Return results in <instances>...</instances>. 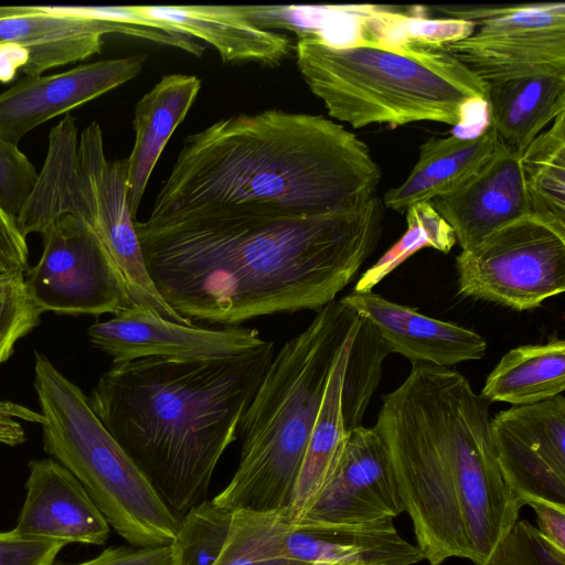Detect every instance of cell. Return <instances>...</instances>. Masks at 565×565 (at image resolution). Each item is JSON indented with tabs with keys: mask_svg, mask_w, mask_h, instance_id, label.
<instances>
[{
	"mask_svg": "<svg viewBox=\"0 0 565 565\" xmlns=\"http://www.w3.org/2000/svg\"><path fill=\"white\" fill-rule=\"evenodd\" d=\"M383 203L303 216L217 215L135 222L156 289L181 317L239 326L318 311L375 250Z\"/></svg>",
	"mask_w": 565,
	"mask_h": 565,
	"instance_id": "6da1fadb",
	"label": "cell"
},
{
	"mask_svg": "<svg viewBox=\"0 0 565 565\" xmlns=\"http://www.w3.org/2000/svg\"><path fill=\"white\" fill-rule=\"evenodd\" d=\"M381 175L369 147L323 116L242 114L184 139L147 221L345 212L376 195Z\"/></svg>",
	"mask_w": 565,
	"mask_h": 565,
	"instance_id": "7a4b0ae2",
	"label": "cell"
},
{
	"mask_svg": "<svg viewBox=\"0 0 565 565\" xmlns=\"http://www.w3.org/2000/svg\"><path fill=\"white\" fill-rule=\"evenodd\" d=\"M490 403L461 373L420 362L383 397L373 427L430 565H482L519 520L523 503L495 460Z\"/></svg>",
	"mask_w": 565,
	"mask_h": 565,
	"instance_id": "3957f363",
	"label": "cell"
},
{
	"mask_svg": "<svg viewBox=\"0 0 565 565\" xmlns=\"http://www.w3.org/2000/svg\"><path fill=\"white\" fill-rule=\"evenodd\" d=\"M273 358L274 343L265 341L233 356L117 362L88 399L166 504L183 515L205 500Z\"/></svg>",
	"mask_w": 565,
	"mask_h": 565,
	"instance_id": "277c9868",
	"label": "cell"
},
{
	"mask_svg": "<svg viewBox=\"0 0 565 565\" xmlns=\"http://www.w3.org/2000/svg\"><path fill=\"white\" fill-rule=\"evenodd\" d=\"M358 323L354 309L334 300L273 358L238 426V466L215 504L287 512L331 371Z\"/></svg>",
	"mask_w": 565,
	"mask_h": 565,
	"instance_id": "5b68a950",
	"label": "cell"
},
{
	"mask_svg": "<svg viewBox=\"0 0 565 565\" xmlns=\"http://www.w3.org/2000/svg\"><path fill=\"white\" fill-rule=\"evenodd\" d=\"M295 50L310 90L353 128L416 121L466 128L488 116V85L441 47L334 49L300 36Z\"/></svg>",
	"mask_w": 565,
	"mask_h": 565,
	"instance_id": "8992f818",
	"label": "cell"
},
{
	"mask_svg": "<svg viewBox=\"0 0 565 565\" xmlns=\"http://www.w3.org/2000/svg\"><path fill=\"white\" fill-rule=\"evenodd\" d=\"M43 448L82 483L109 526L129 545L174 539L180 519L106 429L88 397L43 353H34Z\"/></svg>",
	"mask_w": 565,
	"mask_h": 565,
	"instance_id": "52a82bcc",
	"label": "cell"
},
{
	"mask_svg": "<svg viewBox=\"0 0 565 565\" xmlns=\"http://www.w3.org/2000/svg\"><path fill=\"white\" fill-rule=\"evenodd\" d=\"M39 196L53 215L73 214L96 234L127 290L131 307L184 324L160 296L148 274L128 202L126 159L109 161L100 126L78 136L77 160L65 159L43 180Z\"/></svg>",
	"mask_w": 565,
	"mask_h": 565,
	"instance_id": "ba28073f",
	"label": "cell"
},
{
	"mask_svg": "<svg viewBox=\"0 0 565 565\" xmlns=\"http://www.w3.org/2000/svg\"><path fill=\"white\" fill-rule=\"evenodd\" d=\"M459 292L518 311L565 290V237L529 216L456 257Z\"/></svg>",
	"mask_w": 565,
	"mask_h": 565,
	"instance_id": "9c48e42d",
	"label": "cell"
},
{
	"mask_svg": "<svg viewBox=\"0 0 565 565\" xmlns=\"http://www.w3.org/2000/svg\"><path fill=\"white\" fill-rule=\"evenodd\" d=\"M43 250L23 275L24 289L43 312L113 316L131 307L127 290L93 230L62 214L41 230Z\"/></svg>",
	"mask_w": 565,
	"mask_h": 565,
	"instance_id": "30bf717a",
	"label": "cell"
},
{
	"mask_svg": "<svg viewBox=\"0 0 565 565\" xmlns=\"http://www.w3.org/2000/svg\"><path fill=\"white\" fill-rule=\"evenodd\" d=\"M490 437L500 472L523 505L542 499L565 505V397L499 412Z\"/></svg>",
	"mask_w": 565,
	"mask_h": 565,
	"instance_id": "8fae6325",
	"label": "cell"
},
{
	"mask_svg": "<svg viewBox=\"0 0 565 565\" xmlns=\"http://www.w3.org/2000/svg\"><path fill=\"white\" fill-rule=\"evenodd\" d=\"M242 19L271 31L286 29L334 49L420 45L427 34L424 8L373 4L231 6Z\"/></svg>",
	"mask_w": 565,
	"mask_h": 565,
	"instance_id": "7c38bea8",
	"label": "cell"
},
{
	"mask_svg": "<svg viewBox=\"0 0 565 565\" xmlns=\"http://www.w3.org/2000/svg\"><path fill=\"white\" fill-rule=\"evenodd\" d=\"M109 33L141 38L198 57L203 53V46L184 33L58 14L42 6H0V44L26 51L25 76H39L99 53L103 36Z\"/></svg>",
	"mask_w": 565,
	"mask_h": 565,
	"instance_id": "4fadbf2b",
	"label": "cell"
},
{
	"mask_svg": "<svg viewBox=\"0 0 565 565\" xmlns=\"http://www.w3.org/2000/svg\"><path fill=\"white\" fill-rule=\"evenodd\" d=\"M88 338L113 363L158 356L172 359L224 358L246 353L264 340L257 329L242 326L184 324L137 307L92 324Z\"/></svg>",
	"mask_w": 565,
	"mask_h": 565,
	"instance_id": "5bb4252c",
	"label": "cell"
},
{
	"mask_svg": "<svg viewBox=\"0 0 565 565\" xmlns=\"http://www.w3.org/2000/svg\"><path fill=\"white\" fill-rule=\"evenodd\" d=\"M403 512L404 504L383 439L374 427L359 426L348 431L332 481L297 522L356 525L394 520Z\"/></svg>",
	"mask_w": 565,
	"mask_h": 565,
	"instance_id": "9a60e30c",
	"label": "cell"
},
{
	"mask_svg": "<svg viewBox=\"0 0 565 565\" xmlns=\"http://www.w3.org/2000/svg\"><path fill=\"white\" fill-rule=\"evenodd\" d=\"M146 60L138 54L21 78L0 93V138L18 145L35 127L132 79Z\"/></svg>",
	"mask_w": 565,
	"mask_h": 565,
	"instance_id": "2e32d148",
	"label": "cell"
},
{
	"mask_svg": "<svg viewBox=\"0 0 565 565\" xmlns=\"http://www.w3.org/2000/svg\"><path fill=\"white\" fill-rule=\"evenodd\" d=\"M13 530L22 536L103 545L110 526L82 483L53 458L29 463L25 495Z\"/></svg>",
	"mask_w": 565,
	"mask_h": 565,
	"instance_id": "e0dca14e",
	"label": "cell"
},
{
	"mask_svg": "<svg viewBox=\"0 0 565 565\" xmlns=\"http://www.w3.org/2000/svg\"><path fill=\"white\" fill-rule=\"evenodd\" d=\"M520 157L499 140L491 158L471 180L451 194L430 201L452 228L462 250L531 216Z\"/></svg>",
	"mask_w": 565,
	"mask_h": 565,
	"instance_id": "ac0fdd59",
	"label": "cell"
},
{
	"mask_svg": "<svg viewBox=\"0 0 565 565\" xmlns=\"http://www.w3.org/2000/svg\"><path fill=\"white\" fill-rule=\"evenodd\" d=\"M341 300L374 326L391 352L412 363L449 367L480 360L487 352L484 338L476 331L427 317L373 291L352 290Z\"/></svg>",
	"mask_w": 565,
	"mask_h": 565,
	"instance_id": "d6986e66",
	"label": "cell"
},
{
	"mask_svg": "<svg viewBox=\"0 0 565 565\" xmlns=\"http://www.w3.org/2000/svg\"><path fill=\"white\" fill-rule=\"evenodd\" d=\"M134 24L198 38L216 49L224 62L279 64L290 39L253 25L231 6H131Z\"/></svg>",
	"mask_w": 565,
	"mask_h": 565,
	"instance_id": "ffe728a7",
	"label": "cell"
},
{
	"mask_svg": "<svg viewBox=\"0 0 565 565\" xmlns=\"http://www.w3.org/2000/svg\"><path fill=\"white\" fill-rule=\"evenodd\" d=\"M285 551L298 565H416L425 559L418 546L398 533L393 520L356 525L288 521Z\"/></svg>",
	"mask_w": 565,
	"mask_h": 565,
	"instance_id": "44dd1931",
	"label": "cell"
},
{
	"mask_svg": "<svg viewBox=\"0 0 565 565\" xmlns=\"http://www.w3.org/2000/svg\"><path fill=\"white\" fill-rule=\"evenodd\" d=\"M441 49L487 85L537 74L565 73V29L475 31Z\"/></svg>",
	"mask_w": 565,
	"mask_h": 565,
	"instance_id": "7402d4cb",
	"label": "cell"
},
{
	"mask_svg": "<svg viewBox=\"0 0 565 565\" xmlns=\"http://www.w3.org/2000/svg\"><path fill=\"white\" fill-rule=\"evenodd\" d=\"M498 136L488 125L471 137H431L419 148L418 160L399 185L386 191L383 205L404 213L411 205L449 195L471 180L493 154Z\"/></svg>",
	"mask_w": 565,
	"mask_h": 565,
	"instance_id": "603a6c76",
	"label": "cell"
},
{
	"mask_svg": "<svg viewBox=\"0 0 565 565\" xmlns=\"http://www.w3.org/2000/svg\"><path fill=\"white\" fill-rule=\"evenodd\" d=\"M200 88L201 81L194 75L170 74L136 104L132 121L135 141L126 158L128 202L135 218L157 161Z\"/></svg>",
	"mask_w": 565,
	"mask_h": 565,
	"instance_id": "cb8c5ba5",
	"label": "cell"
},
{
	"mask_svg": "<svg viewBox=\"0 0 565 565\" xmlns=\"http://www.w3.org/2000/svg\"><path fill=\"white\" fill-rule=\"evenodd\" d=\"M488 122L520 156L565 111V73L537 74L488 85Z\"/></svg>",
	"mask_w": 565,
	"mask_h": 565,
	"instance_id": "d4e9b609",
	"label": "cell"
},
{
	"mask_svg": "<svg viewBox=\"0 0 565 565\" xmlns=\"http://www.w3.org/2000/svg\"><path fill=\"white\" fill-rule=\"evenodd\" d=\"M352 338L342 348L331 371L312 428L286 518L301 520L332 481L344 450L348 431L341 411L344 366Z\"/></svg>",
	"mask_w": 565,
	"mask_h": 565,
	"instance_id": "484cf974",
	"label": "cell"
},
{
	"mask_svg": "<svg viewBox=\"0 0 565 565\" xmlns=\"http://www.w3.org/2000/svg\"><path fill=\"white\" fill-rule=\"evenodd\" d=\"M565 390V341L520 345L508 351L489 373L481 395L514 406L539 403Z\"/></svg>",
	"mask_w": 565,
	"mask_h": 565,
	"instance_id": "4316f807",
	"label": "cell"
},
{
	"mask_svg": "<svg viewBox=\"0 0 565 565\" xmlns=\"http://www.w3.org/2000/svg\"><path fill=\"white\" fill-rule=\"evenodd\" d=\"M531 216L565 237V111L520 157Z\"/></svg>",
	"mask_w": 565,
	"mask_h": 565,
	"instance_id": "83f0119b",
	"label": "cell"
},
{
	"mask_svg": "<svg viewBox=\"0 0 565 565\" xmlns=\"http://www.w3.org/2000/svg\"><path fill=\"white\" fill-rule=\"evenodd\" d=\"M388 353L390 349L374 326L359 316L342 377L341 411L347 431L362 426Z\"/></svg>",
	"mask_w": 565,
	"mask_h": 565,
	"instance_id": "f1b7e54d",
	"label": "cell"
},
{
	"mask_svg": "<svg viewBox=\"0 0 565 565\" xmlns=\"http://www.w3.org/2000/svg\"><path fill=\"white\" fill-rule=\"evenodd\" d=\"M287 527L282 512L233 511L228 536L214 565H298L285 551Z\"/></svg>",
	"mask_w": 565,
	"mask_h": 565,
	"instance_id": "f546056e",
	"label": "cell"
},
{
	"mask_svg": "<svg viewBox=\"0 0 565 565\" xmlns=\"http://www.w3.org/2000/svg\"><path fill=\"white\" fill-rule=\"evenodd\" d=\"M404 235L356 281L353 291H372L383 278L413 254L425 247L449 253L457 243L450 225L436 212L430 202L411 205L406 211Z\"/></svg>",
	"mask_w": 565,
	"mask_h": 565,
	"instance_id": "4dcf8cb0",
	"label": "cell"
},
{
	"mask_svg": "<svg viewBox=\"0 0 565 565\" xmlns=\"http://www.w3.org/2000/svg\"><path fill=\"white\" fill-rule=\"evenodd\" d=\"M233 512L204 500L179 521L170 543V565H214L232 524Z\"/></svg>",
	"mask_w": 565,
	"mask_h": 565,
	"instance_id": "1f68e13d",
	"label": "cell"
},
{
	"mask_svg": "<svg viewBox=\"0 0 565 565\" xmlns=\"http://www.w3.org/2000/svg\"><path fill=\"white\" fill-rule=\"evenodd\" d=\"M447 18L472 21L479 32H531L565 29V2L520 3L500 7H438Z\"/></svg>",
	"mask_w": 565,
	"mask_h": 565,
	"instance_id": "d6a6232c",
	"label": "cell"
},
{
	"mask_svg": "<svg viewBox=\"0 0 565 565\" xmlns=\"http://www.w3.org/2000/svg\"><path fill=\"white\" fill-rule=\"evenodd\" d=\"M482 565H565V553L529 522L518 520Z\"/></svg>",
	"mask_w": 565,
	"mask_h": 565,
	"instance_id": "836d02e7",
	"label": "cell"
},
{
	"mask_svg": "<svg viewBox=\"0 0 565 565\" xmlns=\"http://www.w3.org/2000/svg\"><path fill=\"white\" fill-rule=\"evenodd\" d=\"M41 315L23 279L0 296V365L9 360L17 342L39 324Z\"/></svg>",
	"mask_w": 565,
	"mask_h": 565,
	"instance_id": "e575fe53",
	"label": "cell"
},
{
	"mask_svg": "<svg viewBox=\"0 0 565 565\" xmlns=\"http://www.w3.org/2000/svg\"><path fill=\"white\" fill-rule=\"evenodd\" d=\"M38 172L28 157L0 138V205L17 218L31 193Z\"/></svg>",
	"mask_w": 565,
	"mask_h": 565,
	"instance_id": "d590c367",
	"label": "cell"
},
{
	"mask_svg": "<svg viewBox=\"0 0 565 565\" xmlns=\"http://www.w3.org/2000/svg\"><path fill=\"white\" fill-rule=\"evenodd\" d=\"M65 546L22 536L13 529L0 531V565H53Z\"/></svg>",
	"mask_w": 565,
	"mask_h": 565,
	"instance_id": "8d00e7d4",
	"label": "cell"
},
{
	"mask_svg": "<svg viewBox=\"0 0 565 565\" xmlns=\"http://www.w3.org/2000/svg\"><path fill=\"white\" fill-rule=\"evenodd\" d=\"M26 237L15 218L0 205V276L24 275L29 269Z\"/></svg>",
	"mask_w": 565,
	"mask_h": 565,
	"instance_id": "74e56055",
	"label": "cell"
},
{
	"mask_svg": "<svg viewBox=\"0 0 565 565\" xmlns=\"http://www.w3.org/2000/svg\"><path fill=\"white\" fill-rule=\"evenodd\" d=\"M74 565H170V544L153 547H108L94 558Z\"/></svg>",
	"mask_w": 565,
	"mask_h": 565,
	"instance_id": "f35d334b",
	"label": "cell"
},
{
	"mask_svg": "<svg viewBox=\"0 0 565 565\" xmlns=\"http://www.w3.org/2000/svg\"><path fill=\"white\" fill-rule=\"evenodd\" d=\"M21 420L43 424L40 412L11 401L0 399V444L18 446L25 441L26 436Z\"/></svg>",
	"mask_w": 565,
	"mask_h": 565,
	"instance_id": "ab89813d",
	"label": "cell"
},
{
	"mask_svg": "<svg viewBox=\"0 0 565 565\" xmlns=\"http://www.w3.org/2000/svg\"><path fill=\"white\" fill-rule=\"evenodd\" d=\"M530 505L536 516L537 531L554 547L565 553V505L556 504L542 499H529Z\"/></svg>",
	"mask_w": 565,
	"mask_h": 565,
	"instance_id": "60d3db41",
	"label": "cell"
},
{
	"mask_svg": "<svg viewBox=\"0 0 565 565\" xmlns=\"http://www.w3.org/2000/svg\"><path fill=\"white\" fill-rule=\"evenodd\" d=\"M29 64V55L22 47L0 44V82L8 83L18 73H24Z\"/></svg>",
	"mask_w": 565,
	"mask_h": 565,
	"instance_id": "b9f144b4",
	"label": "cell"
},
{
	"mask_svg": "<svg viewBox=\"0 0 565 565\" xmlns=\"http://www.w3.org/2000/svg\"><path fill=\"white\" fill-rule=\"evenodd\" d=\"M23 279V275H6L0 276V296L10 287Z\"/></svg>",
	"mask_w": 565,
	"mask_h": 565,
	"instance_id": "7bdbcfd3",
	"label": "cell"
},
{
	"mask_svg": "<svg viewBox=\"0 0 565 565\" xmlns=\"http://www.w3.org/2000/svg\"><path fill=\"white\" fill-rule=\"evenodd\" d=\"M312 565H333V564H312Z\"/></svg>",
	"mask_w": 565,
	"mask_h": 565,
	"instance_id": "ee69618b",
	"label": "cell"
}]
</instances>
